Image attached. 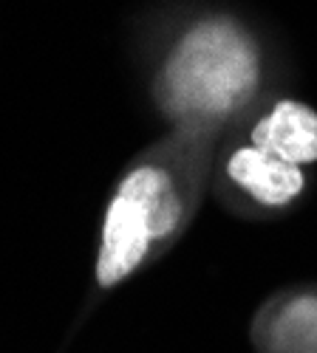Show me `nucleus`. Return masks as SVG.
I'll use <instances>...</instances> for the list:
<instances>
[{
	"label": "nucleus",
	"mask_w": 317,
	"mask_h": 353,
	"mask_svg": "<svg viewBox=\"0 0 317 353\" xmlns=\"http://www.w3.org/2000/svg\"><path fill=\"white\" fill-rule=\"evenodd\" d=\"M261 60L249 34L233 20H201L170 51L162 99L170 113L210 122L238 110L258 88Z\"/></svg>",
	"instance_id": "f257e3e1"
},
{
	"label": "nucleus",
	"mask_w": 317,
	"mask_h": 353,
	"mask_svg": "<svg viewBox=\"0 0 317 353\" xmlns=\"http://www.w3.org/2000/svg\"><path fill=\"white\" fill-rule=\"evenodd\" d=\"M184 218V195L164 164H139L113 192L97 257V280L111 288L133 274L142 260L179 229Z\"/></svg>",
	"instance_id": "f03ea898"
},
{
	"label": "nucleus",
	"mask_w": 317,
	"mask_h": 353,
	"mask_svg": "<svg viewBox=\"0 0 317 353\" xmlns=\"http://www.w3.org/2000/svg\"><path fill=\"white\" fill-rule=\"evenodd\" d=\"M252 144L295 167L317 161V113L303 105L278 102L252 130Z\"/></svg>",
	"instance_id": "7ed1b4c3"
},
{
	"label": "nucleus",
	"mask_w": 317,
	"mask_h": 353,
	"mask_svg": "<svg viewBox=\"0 0 317 353\" xmlns=\"http://www.w3.org/2000/svg\"><path fill=\"white\" fill-rule=\"evenodd\" d=\"M227 172L244 192H249L264 207H286L303 190L300 167L283 161L261 147H241L233 153Z\"/></svg>",
	"instance_id": "20e7f679"
},
{
	"label": "nucleus",
	"mask_w": 317,
	"mask_h": 353,
	"mask_svg": "<svg viewBox=\"0 0 317 353\" xmlns=\"http://www.w3.org/2000/svg\"><path fill=\"white\" fill-rule=\"evenodd\" d=\"M272 339L280 353H317V297L306 294L275 319Z\"/></svg>",
	"instance_id": "39448f33"
}]
</instances>
